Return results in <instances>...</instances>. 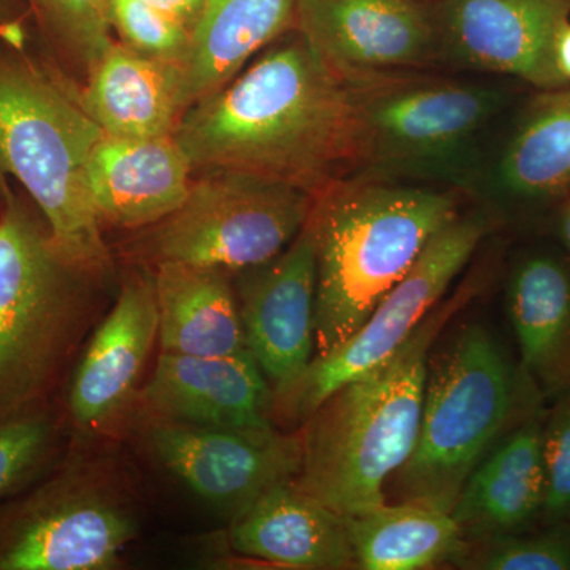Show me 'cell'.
<instances>
[{
  "label": "cell",
  "mask_w": 570,
  "mask_h": 570,
  "mask_svg": "<svg viewBox=\"0 0 570 570\" xmlns=\"http://www.w3.org/2000/svg\"><path fill=\"white\" fill-rule=\"evenodd\" d=\"M175 137L194 171L257 176L314 197L358 170L351 88L296 29L184 112Z\"/></svg>",
  "instance_id": "obj_1"
},
{
  "label": "cell",
  "mask_w": 570,
  "mask_h": 570,
  "mask_svg": "<svg viewBox=\"0 0 570 570\" xmlns=\"http://www.w3.org/2000/svg\"><path fill=\"white\" fill-rule=\"evenodd\" d=\"M459 214L455 194L403 179L352 175L318 193L314 358L354 335Z\"/></svg>",
  "instance_id": "obj_2"
},
{
  "label": "cell",
  "mask_w": 570,
  "mask_h": 570,
  "mask_svg": "<svg viewBox=\"0 0 570 570\" xmlns=\"http://www.w3.org/2000/svg\"><path fill=\"white\" fill-rule=\"evenodd\" d=\"M468 298L439 303L395 355L337 389L303 422L296 487L343 517L387 502L390 480L417 442L431 347Z\"/></svg>",
  "instance_id": "obj_3"
},
{
  "label": "cell",
  "mask_w": 570,
  "mask_h": 570,
  "mask_svg": "<svg viewBox=\"0 0 570 570\" xmlns=\"http://www.w3.org/2000/svg\"><path fill=\"white\" fill-rule=\"evenodd\" d=\"M89 275L56 245L28 195L0 212V422L56 406L94 322Z\"/></svg>",
  "instance_id": "obj_4"
},
{
  "label": "cell",
  "mask_w": 570,
  "mask_h": 570,
  "mask_svg": "<svg viewBox=\"0 0 570 570\" xmlns=\"http://www.w3.org/2000/svg\"><path fill=\"white\" fill-rule=\"evenodd\" d=\"M80 92L26 47L0 50V195L9 178L47 220L56 245L89 275L112 269L102 223L89 193L88 168L102 137Z\"/></svg>",
  "instance_id": "obj_5"
},
{
  "label": "cell",
  "mask_w": 570,
  "mask_h": 570,
  "mask_svg": "<svg viewBox=\"0 0 570 570\" xmlns=\"http://www.w3.org/2000/svg\"><path fill=\"white\" fill-rule=\"evenodd\" d=\"M539 389L485 326L464 325L428 363L419 436L396 498L452 512L480 461L535 414Z\"/></svg>",
  "instance_id": "obj_6"
},
{
  "label": "cell",
  "mask_w": 570,
  "mask_h": 570,
  "mask_svg": "<svg viewBox=\"0 0 570 570\" xmlns=\"http://www.w3.org/2000/svg\"><path fill=\"white\" fill-rule=\"evenodd\" d=\"M358 122L356 175L464 179L510 96L479 81L390 71L347 81Z\"/></svg>",
  "instance_id": "obj_7"
},
{
  "label": "cell",
  "mask_w": 570,
  "mask_h": 570,
  "mask_svg": "<svg viewBox=\"0 0 570 570\" xmlns=\"http://www.w3.org/2000/svg\"><path fill=\"white\" fill-rule=\"evenodd\" d=\"M126 472L110 456L63 450L41 478L0 499V570H108L138 532Z\"/></svg>",
  "instance_id": "obj_8"
},
{
  "label": "cell",
  "mask_w": 570,
  "mask_h": 570,
  "mask_svg": "<svg viewBox=\"0 0 570 570\" xmlns=\"http://www.w3.org/2000/svg\"><path fill=\"white\" fill-rule=\"evenodd\" d=\"M314 198L257 176L205 174L175 213L140 230L132 253L154 266L178 262L242 273L294 242L313 213Z\"/></svg>",
  "instance_id": "obj_9"
},
{
  "label": "cell",
  "mask_w": 570,
  "mask_h": 570,
  "mask_svg": "<svg viewBox=\"0 0 570 570\" xmlns=\"http://www.w3.org/2000/svg\"><path fill=\"white\" fill-rule=\"evenodd\" d=\"M487 232L489 220L480 213L459 214L445 225L354 335L313 360L292 393L275 404L273 417L302 426L333 392L395 355L441 303Z\"/></svg>",
  "instance_id": "obj_10"
},
{
  "label": "cell",
  "mask_w": 570,
  "mask_h": 570,
  "mask_svg": "<svg viewBox=\"0 0 570 570\" xmlns=\"http://www.w3.org/2000/svg\"><path fill=\"white\" fill-rule=\"evenodd\" d=\"M146 448L195 497L235 519L302 469L299 433L234 430L145 415Z\"/></svg>",
  "instance_id": "obj_11"
},
{
  "label": "cell",
  "mask_w": 570,
  "mask_h": 570,
  "mask_svg": "<svg viewBox=\"0 0 570 570\" xmlns=\"http://www.w3.org/2000/svg\"><path fill=\"white\" fill-rule=\"evenodd\" d=\"M316 284L309 216L283 253L245 269L234 285L247 348L268 381L275 404L292 393L316 356Z\"/></svg>",
  "instance_id": "obj_12"
},
{
  "label": "cell",
  "mask_w": 570,
  "mask_h": 570,
  "mask_svg": "<svg viewBox=\"0 0 570 570\" xmlns=\"http://www.w3.org/2000/svg\"><path fill=\"white\" fill-rule=\"evenodd\" d=\"M441 62L504 75L539 91L570 86L554 63V40L570 0H436Z\"/></svg>",
  "instance_id": "obj_13"
},
{
  "label": "cell",
  "mask_w": 570,
  "mask_h": 570,
  "mask_svg": "<svg viewBox=\"0 0 570 570\" xmlns=\"http://www.w3.org/2000/svg\"><path fill=\"white\" fill-rule=\"evenodd\" d=\"M295 29L346 81L441 62L425 0H296Z\"/></svg>",
  "instance_id": "obj_14"
},
{
  "label": "cell",
  "mask_w": 570,
  "mask_h": 570,
  "mask_svg": "<svg viewBox=\"0 0 570 570\" xmlns=\"http://www.w3.org/2000/svg\"><path fill=\"white\" fill-rule=\"evenodd\" d=\"M159 337L154 276L137 273L94 328L67 379L63 422L81 433H105L137 407L138 381Z\"/></svg>",
  "instance_id": "obj_15"
},
{
  "label": "cell",
  "mask_w": 570,
  "mask_h": 570,
  "mask_svg": "<svg viewBox=\"0 0 570 570\" xmlns=\"http://www.w3.org/2000/svg\"><path fill=\"white\" fill-rule=\"evenodd\" d=\"M137 406L145 415L190 425L275 428V395L249 351L228 356L160 352Z\"/></svg>",
  "instance_id": "obj_16"
},
{
  "label": "cell",
  "mask_w": 570,
  "mask_h": 570,
  "mask_svg": "<svg viewBox=\"0 0 570 570\" xmlns=\"http://www.w3.org/2000/svg\"><path fill=\"white\" fill-rule=\"evenodd\" d=\"M193 174L175 135L118 138L104 134L89 159V193L102 225L145 230L183 205Z\"/></svg>",
  "instance_id": "obj_17"
},
{
  "label": "cell",
  "mask_w": 570,
  "mask_h": 570,
  "mask_svg": "<svg viewBox=\"0 0 570 570\" xmlns=\"http://www.w3.org/2000/svg\"><path fill=\"white\" fill-rule=\"evenodd\" d=\"M228 542L243 557L299 570L356 568L346 517L296 487L269 490L230 520Z\"/></svg>",
  "instance_id": "obj_18"
},
{
  "label": "cell",
  "mask_w": 570,
  "mask_h": 570,
  "mask_svg": "<svg viewBox=\"0 0 570 570\" xmlns=\"http://www.w3.org/2000/svg\"><path fill=\"white\" fill-rule=\"evenodd\" d=\"M538 414L513 426L469 475L452 509L464 540L515 534L542 515L546 466Z\"/></svg>",
  "instance_id": "obj_19"
},
{
  "label": "cell",
  "mask_w": 570,
  "mask_h": 570,
  "mask_svg": "<svg viewBox=\"0 0 570 570\" xmlns=\"http://www.w3.org/2000/svg\"><path fill=\"white\" fill-rule=\"evenodd\" d=\"M81 104L105 135L157 138L175 135L184 116L181 63L112 43L88 70Z\"/></svg>",
  "instance_id": "obj_20"
},
{
  "label": "cell",
  "mask_w": 570,
  "mask_h": 570,
  "mask_svg": "<svg viewBox=\"0 0 570 570\" xmlns=\"http://www.w3.org/2000/svg\"><path fill=\"white\" fill-rule=\"evenodd\" d=\"M296 0H205L181 63L184 112L294 31Z\"/></svg>",
  "instance_id": "obj_21"
},
{
  "label": "cell",
  "mask_w": 570,
  "mask_h": 570,
  "mask_svg": "<svg viewBox=\"0 0 570 570\" xmlns=\"http://www.w3.org/2000/svg\"><path fill=\"white\" fill-rule=\"evenodd\" d=\"M153 276L160 351L193 356H228L249 351L227 272L164 262L156 265Z\"/></svg>",
  "instance_id": "obj_22"
},
{
  "label": "cell",
  "mask_w": 570,
  "mask_h": 570,
  "mask_svg": "<svg viewBox=\"0 0 570 570\" xmlns=\"http://www.w3.org/2000/svg\"><path fill=\"white\" fill-rule=\"evenodd\" d=\"M508 314L521 370L542 393L570 385V265L550 254H532L509 277Z\"/></svg>",
  "instance_id": "obj_23"
},
{
  "label": "cell",
  "mask_w": 570,
  "mask_h": 570,
  "mask_svg": "<svg viewBox=\"0 0 570 570\" xmlns=\"http://www.w3.org/2000/svg\"><path fill=\"white\" fill-rule=\"evenodd\" d=\"M498 190L527 204L570 194V86L540 91L523 110L494 167Z\"/></svg>",
  "instance_id": "obj_24"
},
{
  "label": "cell",
  "mask_w": 570,
  "mask_h": 570,
  "mask_svg": "<svg viewBox=\"0 0 570 570\" xmlns=\"http://www.w3.org/2000/svg\"><path fill=\"white\" fill-rule=\"evenodd\" d=\"M356 568L422 570L459 561L466 542L452 513L415 502L377 505L346 517Z\"/></svg>",
  "instance_id": "obj_25"
},
{
  "label": "cell",
  "mask_w": 570,
  "mask_h": 570,
  "mask_svg": "<svg viewBox=\"0 0 570 570\" xmlns=\"http://www.w3.org/2000/svg\"><path fill=\"white\" fill-rule=\"evenodd\" d=\"M21 2L48 50L77 69H91L112 43L108 0Z\"/></svg>",
  "instance_id": "obj_26"
},
{
  "label": "cell",
  "mask_w": 570,
  "mask_h": 570,
  "mask_svg": "<svg viewBox=\"0 0 570 570\" xmlns=\"http://www.w3.org/2000/svg\"><path fill=\"white\" fill-rule=\"evenodd\" d=\"M63 428L56 406L0 422V499L31 485L61 459Z\"/></svg>",
  "instance_id": "obj_27"
},
{
  "label": "cell",
  "mask_w": 570,
  "mask_h": 570,
  "mask_svg": "<svg viewBox=\"0 0 570 570\" xmlns=\"http://www.w3.org/2000/svg\"><path fill=\"white\" fill-rule=\"evenodd\" d=\"M111 31L140 55L183 63L190 43V28L146 0H108Z\"/></svg>",
  "instance_id": "obj_28"
},
{
  "label": "cell",
  "mask_w": 570,
  "mask_h": 570,
  "mask_svg": "<svg viewBox=\"0 0 570 570\" xmlns=\"http://www.w3.org/2000/svg\"><path fill=\"white\" fill-rule=\"evenodd\" d=\"M483 546L461 564L483 570H570V524L554 523L538 534H505Z\"/></svg>",
  "instance_id": "obj_29"
},
{
  "label": "cell",
  "mask_w": 570,
  "mask_h": 570,
  "mask_svg": "<svg viewBox=\"0 0 570 570\" xmlns=\"http://www.w3.org/2000/svg\"><path fill=\"white\" fill-rule=\"evenodd\" d=\"M558 401L542 430L546 466V502L542 517L549 523L570 520V385L558 393Z\"/></svg>",
  "instance_id": "obj_30"
},
{
  "label": "cell",
  "mask_w": 570,
  "mask_h": 570,
  "mask_svg": "<svg viewBox=\"0 0 570 570\" xmlns=\"http://www.w3.org/2000/svg\"><path fill=\"white\" fill-rule=\"evenodd\" d=\"M31 17L21 0H0V50L26 47V33Z\"/></svg>",
  "instance_id": "obj_31"
},
{
  "label": "cell",
  "mask_w": 570,
  "mask_h": 570,
  "mask_svg": "<svg viewBox=\"0 0 570 570\" xmlns=\"http://www.w3.org/2000/svg\"><path fill=\"white\" fill-rule=\"evenodd\" d=\"M157 9L167 11V13L174 14L184 24L189 26L193 31L195 22L200 17L202 7H204L205 0H146Z\"/></svg>",
  "instance_id": "obj_32"
},
{
  "label": "cell",
  "mask_w": 570,
  "mask_h": 570,
  "mask_svg": "<svg viewBox=\"0 0 570 570\" xmlns=\"http://www.w3.org/2000/svg\"><path fill=\"white\" fill-rule=\"evenodd\" d=\"M553 55L557 70L560 71L562 80L570 85V21L566 22L558 32Z\"/></svg>",
  "instance_id": "obj_33"
},
{
  "label": "cell",
  "mask_w": 570,
  "mask_h": 570,
  "mask_svg": "<svg viewBox=\"0 0 570 570\" xmlns=\"http://www.w3.org/2000/svg\"><path fill=\"white\" fill-rule=\"evenodd\" d=\"M558 236L570 255V194L566 197L560 216H558Z\"/></svg>",
  "instance_id": "obj_34"
},
{
  "label": "cell",
  "mask_w": 570,
  "mask_h": 570,
  "mask_svg": "<svg viewBox=\"0 0 570 570\" xmlns=\"http://www.w3.org/2000/svg\"><path fill=\"white\" fill-rule=\"evenodd\" d=\"M2 205H3V195H0V212H2Z\"/></svg>",
  "instance_id": "obj_35"
},
{
  "label": "cell",
  "mask_w": 570,
  "mask_h": 570,
  "mask_svg": "<svg viewBox=\"0 0 570 570\" xmlns=\"http://www.w3.org/2000/svg\"><path fill=\"white\" fill-rule=\"evenodd\" d=\"M425 2H436V0H425Z\"/></svg>",
  "instance_id": "obj_36"
}]
</instances>
